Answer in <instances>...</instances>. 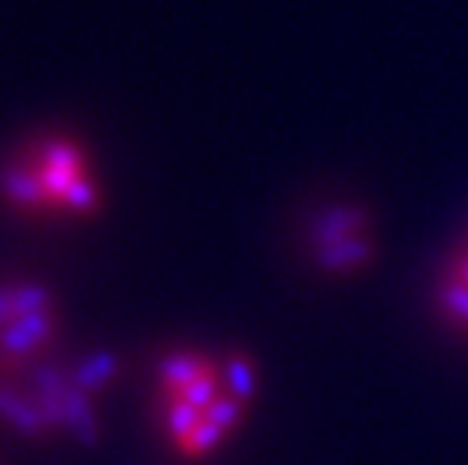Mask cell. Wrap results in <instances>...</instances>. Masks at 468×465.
<instances>
[{
  "mask_svg": "<svg viewBox=\"0 0 468 465\" xmlns=\"http://www.w3.org/2000/svg\"><path fill=\"white\" fill-rule=\"evenodd\" d=\"M46 200V212H69V215H97L103 196L97 187L88 154L73 136H46L27 152L18 154Z\"/></svg>",
  "mask_w": 468,
  "mask_h": 465,
  "instance_id": "6da1fadb",
  "label": "cell"
},
{
  "mask_svg": "<svg viewBox=\"0 0 468 465\" xmlns=\"http://www.w3.org/2000/svg\"><path fill=\"white\" fill-rule=\"evenodd\" d=\"M58 333H61L58 312L27 314V318L0 330V375L27 369V363L39 357L48 344H55Z\"/></svg>",
  "mask_w": 468,
  "mask_h": 465,
  "instance_id": "7a4b0ae2",
  "label": "cell"
},
{
  "mask_svg": "<svg viewBox=\"0 0 468 465\" xmlns=\"http://www.w3.org/2000/svg\"><path fill=\"white\" fill-rule=\"evenodd\" d=\"M368 233V215L360 206H333V209L321 212L312 221V242L314 248H324V245H335L342 239H351V236H363Z\"/></svg>",
  "mask_w": 468,
  "mask_h": 465,
  "instance_id": "3957f363",
  "label": "cell"
},
{
  "mask_svg": "<svg viewBox=\"0 0 468 465\" xmlns=\"http://www.w3.org/2000/svg\"><path fill=\"white\" fill-rule=\"evenodd\" d=\"M0 420L18 435H25L27 441H52L31 396L9 390L6 384H0Z\"/></svg>",
  "mask_w": 468,
  "mask_h": 465,
  "instance_id": "277c9868",
  "label": "cell"
},
{
  "mask_svg": "<svg viewBox=\"0 0 468 465\" xmlns=\"http://www.w3.org/2000/svg\"><path fill=\"white\" fill-rule=\"evenodd\" d=\"M208 369H215L212 360L203 357V354H197V351H173V354H166V357L161 360V365H157L161 393L178 396L187 387V384H194Z\"/></svg>",
  "mask_w": 468,
  "mask_h": 465,
  "instance_id": "5b68a950",
  "label": "cell"
},
{
  "mask_svg": "<svg viewBox=\"0 0 468 465\" xmlns=\"http://www.w3.org/2000/svg\"><path fill=\"white\" fill-rule=\"evenodd\" d=\"M64 414H67V432L73 435L79 444L94 448L101 441V423H97L94 411V396L79 390L76 384H69V390L64 396Z\"/></svg>",
  "mask_w": 468,
  "mask_h": 465,
  "instance_id": "8992f818",
  "label": "cell"
},
{
  "mask_svg": "<svg viewBox=\"0 0 468 465\" xmlns=\"http://www.w3.org/2000/svg\"><path fill=\"white\" fill-rule=\"evenodd\" d=\"M375 257V245L372 239L363 236H351V239H342L335 245H324V248L314 251V260L321 269L326 272H354L363 269V266Z\"/></svg>",
  "mask_w": 468,
  "mask_h": 465,
  "instance_id": "52a82bcc",
  "label": "cell"
},
{
  "mask_svg": "<svg viewBox=\"0 0 468 465\" xmlns=\"http://www.w3.org/2000/svg\"><path fill=\"white\" fill-rule=\"evenodd\" d=\"M118 375H122V357L112 351H94L69 369V378H73L76 387L91 393V396L106 390Z\"/></svg>",
  "mask_w": 468,
  "mask_h": 465,
  "instance_id": "ba28073f",
  "label": "cell"
},
{
  "mask_svg": "<svg viewBox=\"0 0 468 465\" xmlns=\"http://www.w3.org/2000/svg\"><path fill=\"white\" fill-rule=\"evenodd\" d=\"M161 399H164V432H166V439L178 448V444L197 429V423L203 420V411L194 408V405H187L182 396L161 393Z\"/></svg>",
  "mask_w": 468,
  "mask_h": 465,
  "instance_id": "9c48e42d",
  "label": "cell"
},
{
  "mask_svg": "<svg viewBox=\"0 0 468 465\" xmlns=\"http://www.w3.org/2000/svg\"><path fill=\"white\" fill-rule=\"evenodd\" d=\"M224 378H227V393H233L239 402L251 405V399L257 396V369L251 360L242 357V354H233L224 363Z\"/></svg>",
  "mask_w": 468,
  "mask_h": 465,
  "instance_id": "30bf717a",
  "label": "cell"
},
{
  "mask_svg": "<svg viewBox=\"0 0 468 465\" xmlns=\"http://www.w3.org/2000/svg\"><path fill=\"white\" fill-rule=\"evenodd\" d=\"M227 439V432L221 427H215L212 420H206V414H203V420L197 423V429L187 435V439L178 444V453H182L185 460H203L208 457L215 448H221V441Z\"/></svg>",
  "mask_w": 468,
  "mask_h": 465,
  "instance_id": "8fae6325",
  "label": "cell"
},
{
  "mask_svg": "<svg viewBox=\"0 0 468 465\" xmlns=\"http://www.w3.org/2000/svg\"><path fill=\"white\" fill-rule=\"evenodd\" d=\"M245 411H248V405L245 402H239L233 393H221L218 399L208 405L206 408V420H212L215 427H221L224 432H233L239 423L245 420Z\"/></svg>",
  "mask_w": 468,
  "mask_h": 465,
  "instance_id": "7c38bea8",
  "label": "cell"
},
{
  "mask_svg": "<svg viewBox=\"0 0 468 465\" xmlns=\"http://www.w3.org/2000/svg\"><path fill=\"white\" fill-rule=\"evenodd\" d=\"M221 381H218V369H208L206 375H200L194 384H187V387L178 393L187 405H194V408H200L206 414V408L212 405L218 396H221Z\"/></svg>",
  "mask_w": 468,
  "mask_h": 465,
  "instance_id": "4fadbf2b",
  "label": "cell"
},
{
  "mask_svg": "<svg viewBox=\"0 0 468 465\" xmlns=\"http://www.w3.org/2000/svg\"><path fill=\"white\" fill-rule=\"evenodd\" d=\"M441 302H444L447 314H453L456 321L468 323V284H463L460 279L444 284L441 287Z\"/></svg>",
  "mask_w": 468,
  "mask_h": 465,
  "instance_id": "5bb4252c",
  "label": "cell"
},
{
  "mask_svg": "<svg viewBox=\"0 0 468 465\" xmlns=\"http://www.w3.org/2000/svg\"><path fill=\"white\" fill-rule=\"evenodd\" d=\"M18 321L16 312V281H0V330Z\"/></svg>",
  "mask_w": 468,
  "mask_h": 465,
  "instance_id": "9a60e30c",
  "label": "cell"
},
{
  "mask_svg": "<svg viewBox=\"0 0 468 465\" xmlns=\"http://www.w3.org/2000/svg\"><path fill=\"white\" fill-rule=\"evenodd\" d=\"M456 279H460L463 284H468V257L460 263V269H456Z\"/></svg>",
  "mask_w": 468,
  "mask_h": 465,
  "instance_id": "2e32d148",
  "label": "cell"
}]
</instances>
